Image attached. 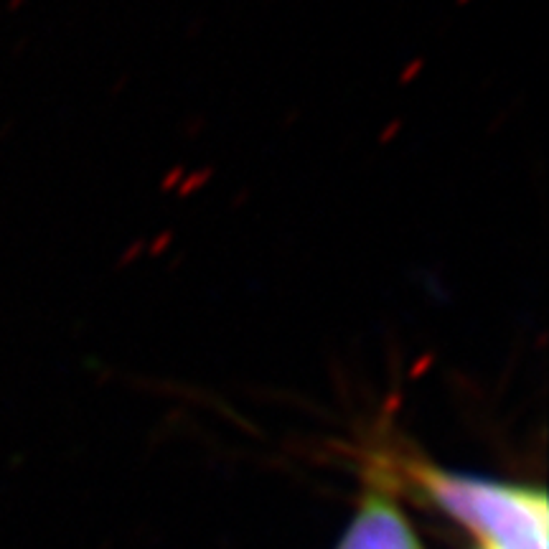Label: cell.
<instances>
[{
    "label": "cell",
    "mask_w": 549,
    "mask_h": 549,
    "mask_svg": "<svg viewBox=\"0 0 549 549\" xmlns=\"http://www.w3.org/2000/svg\"><path fill=\"white\" fill-rule=\"evenodd\" d=\"M417 486L483 542L480 549H547V496L542 489L417 465Z\"/></svg>",
    "instance_id": "6da1fadb"
},
{
    "label": "cell",
    "mask_w": 549,
    "mask_h": 549,
    "mask_svg": "<svg viewBox=\"0 0 549 549\" xmlns=\"http://www.w3.org/2000/svg\"><path fill=\"white\" fill-rule=\"evenodd\" d=\"M336 549H423V544L389 493L369 491Z\"/></svg>",
    "instance_id": "7a4b0ae2"
}]
</instances>
